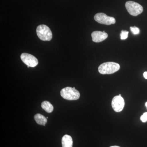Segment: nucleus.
<instances>
[{
  "label": "nucleus",
  "instance_id": "7",
  "mask_svg": "<svg viewBox=\"0 0 147 147\" xmlns=\"http://www.w3.org/2000/svg\"><path fill=\"white\" fill-rule=\"evenodd\" d=\"M125 105L124 99L121 96H116L113 98L112 101V106L116 112H120L123 110Z\"/></svg>",
  "mask_w": 147,
  "mask_h": 147
},
{
  "label": "nucleus",
  "instance_id": "1",
  "mask_svg": "<svg viewBox=\"0 0 147 147\" xmlns=\"http://www.w3.org/2000/svg\"><path fill=\"white\" fill-rule=\"evenodd\" d=\"M120 68L119 64L113 62H108L101 64L98 68L99 73L102 74H112L119 71Z\"/></svg>",
  "mask_w": 147,
  "mask_h": 147
},
{
  "label": "nucleus",
  "instance_id": "15",
  "mask_svg": "<svg viewBox=\"0 0 147 147\" xmlns=\"http://www.w3.org/2000/svg\"><path fill=\"white\" fill-rule=\"evenodd\" d=\"M144 77L146 79H147V71H145L144 73Z\"/></svg>",
  "mask_w": 147,
  "mask_h": 147
},
{
  "label": "nucleus",
  "instance_id": "2",
  "mask_svg": "<svg viewBox=\"0 0 147 147\" xmlns=\"http://www.w3.org/2000/svg\"><path fill=\"white\" fill-rule=\"evenodd\" d=\"M62 97L67 100H76L79 99L80 94L74 87H67L63 88L60 92Z\"/></svg>",
  "mask_w": 147,
  "mask_h": 147
},
{
  "label": "nucleus",
  "instance_id": "6",
  "mask_svg": "<svg viewBox=\"0 0 147 147\" xmlns=\"http://www.w3.org/2000/svg\"><path fill=\"white\" fill-rule=\"evenodd\" d=\"M21 59L24 63L30 67H35L38 63V60L36 58L28 53H24L21 54Z\"/></svg>",
  "mask_w": 147,
  "mask_h": 147
},
{
  "label": "nucleus",
  "instance_id": "3",
  "mask_svg": "<svg viewBox=\"0 0 147 147\" xmlns=\"http://www.w3.org/2000/svg\"><path fill=\"white\" fill-rule=\"evenodd\" d=\"M36 34L38 38L43 41H50L53 38V34L50 28L46 25H39L36 28Z\"/></svg>",
  "mask_w": 147,
  "mask_h": 147
},
{
  "label": "nucleus",
  "instance_id": "4",
  "mask_svg": "<svg viewBox=\"0 0 147 147\" xmlns=\"http://www.w3.org/2000/svg\"><path fill=\"white\" fill-rule=\"evenodd\" d=\"M125 7L128 13L133 16H137L143 11V7L138 3L128 1L125 3Z\"/></svg>",
  "mask_w": 147,
  "mask_h": 147
},
{
  "label": "nucleus",
  "instance_id": "10",
  "mask_svg": "<svg viewBox=\"0 0 147 147\" xmlns=\"http://www.w3.org/2000/svg\"><path fill=\"white\" fill-rule=\"evenodd\" d=\"M34 119L36 123L40 125L45 126L47 122V118L40 114H37L34 116Z\"/></svg>",
  "mask_w": 147,
  "mask_h": 147
},
{
  "label": "nucleus",
  "instance_id": "16",
  "mask_svg": "<svg viewBox=\"0 0 147 147\" xmlns=\"http://www.w3.org/2000/svg\"><path fill=\"white\" fill-rule=\"evenodd\" d=\"M110 147H120L118 146H110Z\"/></svg>",
  "mask_w": 147,
  "mask_h": 147
},
{
  "label": "nucleus",
  "instance_id": "9",
  "mask_svg": "<svg viewBox=\"0 0 147 147\" xmlns=\"http://www.w3.org/2000/svg\"><path fill=\"white\" fill-rule=\"evenodd\" d=\"M62 147H72L73 140L71 136L66 134L62 139Z\"/></svg>",
  "mask_w": 147,
  "mask_h": 147
},
{
  "label": "nucleus",
  "instance_id": "13",
  "mask_svg": "<svg viewBox=\"0 0 147 147\" xmlns=\"http://www.w3.org/2000/svg\"><path fill=\"white\" fill-rule=\"evenodd\" d=\"M131 32L134 35L139 34L140 33V30L139 28L136 26L131 27L130 28Z\"/></svg>",
  "mask_w": 147,
  "mask_h": 147
},
{
  "label": "nucleus",
  "instance_id": "14",
  "mask_svg": "<svg viewBox=\"0 0 147 147\" xmlns=\"http://www.w3.org/2000/svg\"><path fill=\"white\" fill-rule=\"evenodd\" d=\"M140 119L143 122L145 123L147 121V113H145L141 117Z\"/></svg>",
  "mask_w": 147,
  "mask_h": 147
},
{
  "label": "nucleus",
  "instance_id": "17",
  "mask_svg": "<svg viewBox=\"0 0 147 147\" xmlns=\"http://www.w3.org/2000/svg\"><path fill=\"white\" fill-rule=\"evenodd\" d=\"M146 107L147 108V102H146Z\"/></svg>",
  "mask_w": 147,
  "mask_h": 147
},
{
  "label": "nucleus",
  "instance_id": "11",
  "mask_svg": "<svg viewBox=\"0 0 147 147\" xmlns=\"http://www.w3.org/2000/svg\"><path fill=\"white\" fill-rule=\"evenodd\" d=\"M41 107L48 113H52L54 110V107L49 101H43L41 103Z\"/></svg>",
  "mask_w": 147,
  "mask_h": 147
},
{
  "label": "nucleus",
  "instance_id": "8",
  "mask_svg": "<svg viewBox=\"0 0 147 147\" xmlns=\"http://www.w3.org/2000/svg\"><path fill=\"white\" fill-rule=\"evenodd\" d=\"M92 40L94 42H102L108 38V34L105 32L101 31H94L91 34Z\"/></svg>",
  "mask_w": 147,
  "mask_h": 147
},
{
  "label": "nucleus",
  "instance_id": "12",
  "mask_svg": "<svg viewBox=\"0 0 147 147\" xmlns=\"http://www.w3.org/2000/svg\"><path fill=\"white\" fill-rule=\"evenodd\" d=\"M129 32L126 31L122 30L120 34L121 39V40L126 39L128 37Z\"/></svg>",
  "mask_w": 147,
  "mask_h": 147
},
{
  "label": "nucleus",
  "instance_id": "5",
  "mask_svg": "<svg viewBox=\"0 0 147 147\" xmlns=\"http://www.w3.org/2000/svg\"><path fill=\"white\" fill-rule=\"evenodd\" d=\"M94 19L99 24L106 25L114 24L116 23V20L114 17L107 16L104 13H96L94 16Z\"/></svg>",
  "mask_w": 147,
  "mask_h": 147
},
{
  "label": "nucleus",
  "instance_id": "18",
  "mask_svg": "<svg viewBox=\"0 0 147 147\" xmlns=\"http://www.w3.org/2000/svg\"><path fill=\"white\" fill-rule=\"evenodd\" d=\"M119 96H121V94H119Z\"/></svg>",
  "mask_w": 147,
  "mask_h": 147
}]
</instances>
